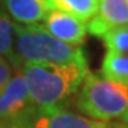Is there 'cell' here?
Instances as JSON below:
<instances>
[{
    "instance_id": "obj_1",
    "label": "cell",
    "mask_w": 128,
    "mask_h": 128,
    "mask_svg": "<svg viewBox=\"0 0 128 128\" xmlns=\"http://www.w3.org/2000/svg\"><path fill=\"white\" fill-rule=\"evenodd\" d=\"M18 70L26 78L32 102L37 108H61L90 73L88 66L80 64L26 63Z\"/></svg>"
},
{
    "instance_id": "obj_2",
    "label": "cell",
    "mask_w": 128,
    "mask_h": 128,
    "mask_svg": "<svg viewBox=\"0 0 128 128\" xmlns=\"http://www.w3.org/2000/svg\"><path fill=\"white\" fill-rule=\"evenodd\" d=\"M14 53L20 67L26 63L88 66L81 47L56 38L41 24L14 23Z\"/></svg>"
},
{
    "instance_id": "obj_3",
    "label": "cell",
    "mask_w": 128,
    "mask_h": 128,
    "mask_svg": "<svg viewBox=\"0 0 128 128\" xmlns=\"http://www.w3.org/2000/svg\"><path fill=\"white\" fill-rule=\"evenodd\" d=\"M81 84L76 105L82 114L105 122L111 120H127L128 86L110 81L92 73H88Z\"/></svg>"
},
{
    "instance_id": "obj_4",
    "label": "cell",
    "mask_w": 128,
    "mask_h": 128,
    "mask_svg": "<svg viewBox=\"0 0 128 128\" xmlns=\"http://www.w3.org/2000/svg\"><path fill=\"white\" fill-rule=\"evenodd\" d=\"M36 108L28 94L26 78L17 70L0 92V121L26 127Z\"/></svg>"
},
{
    "instance_id": "obj_5",
    "label": "cell",
    "mask_w": 128,
    "mask_h": 128,
    "mask_svg": "<svg viewBox=\"0 0 128 128\" xmlns=\"http://www.w3.org/2000/svg\"><path fill=\"white\" fill-rule=\"evenodd\" d=\"M26 128H114L110 122L77 115L61 108H36Z\"/></svg>"
},
{
    "instance_id": "obj_6",
    "label": "cell",
    "mask_w": 128,
    "mask_h": 128,
    "mask_svg": "<svg viewBox=\"0 0 128 128\" xmlns=\"http://www.w3.org/2000/svg\"><path fill=\"white\" fill-rule=\"evenodd\" d=\"M43 27L56 38L73 46H80L86 41L87 27L76 16L61 10H50L43 18Z\"/></svg>"
},
{
    "instance_id": "obj_7",
    "label": "cell",
    "mask_w": 128,
    "mask_h": 128,
    "mask_svg": "<svg viewBox=\"0 0 128 128\" xmlns=\"http://www.w3.org/2000/svg\"><path fill=\"white\" fill-rule=\"evenodd\" d=\"M128 24V0H98V10L86 24L87 33L102 37L114 27Z\"/></svg>"
},
{
    "instance_id": "obj_8",
    "label": "cell",
    "mask_w": 128,
    "mask_h": 128,
    "mask_svg": "<svg viewBox=\"0 0 128 128\" xmlns=\"http://www.w3.org/2000/svg\"><path fill=\"white\" fill-rule=\"evenodd\" d=\"M10 17L17 24H37L50 12L47 0H2Z\"/></svg>"
},
{
    "instance_id": "obj_9",
    "label": "cell",
    "mask_w": 128,
    "mask_h": 128,
    "mask_svg": "<svg viewBox=\"0 0 128 128\" xmlns=\"http://www.w3.org/2000/svg\"><path fill=\"white\" fill-rule=\"evenodd\" d=\"M14 38H16L14 23L10 20V16L0 3V56L4 57L12 64V67L20 68V63L14 53Z\"/></svg>"
},
{
    "instance_id": "obj_10",
    "label": "cell",
    "mask_w": 128,
    "mask_h": 128,
    "mask_svg": "<svg viewBox=\"0 0 128 128\" xmlns=\"http://www.w3.org/2000/svg\"><path fill=\"white\" fill-rule=\"evenodd\" d=\"M50 10H61L80 18L81 22H88L97 14L98 0H47Z\"/></svg>"
},
{
    "instance_id": "obj_11",
    "label": "cell",
    "mask_w": 128,
    "mask_h": 128,
    "mask_svg": "<svg viewBox=\"0 0 128 128\" xmlns=\"http://www.w3.org/2000/svg\"><path fill=\"white\" fill-rule=\"evenodd\" d=\"M101 73L104 78L110 81L121 82L128 86V54H120L107 51L102 66H101Z\"/></svg>"
},
{
    "instance_id": "obj_12",
    "label": "cell",
    "mask_w": 128,
    "mask_h": 128,
    "mask_svg": "<svg viewBox=\"0 0 128 128\" xmlns=\"http://www.w3.org/2000/svg\"><path fill=\"white\" fill-rule=\"evenodd\" d=\"M101 38L107 46V51L128 54V24L111 28Z\"/></svg>"
},
{
    "instance_id": "obj_13",
    "label": "cell",
    "mask_w": 128,
    "mask_h": 128,
    "mask_svg": "<svg viewBox=\"0 0 128 128\" xmlns=\"http://www.w3.org/2000/svg\"><path fill=\"white\" fill-rule=\"evenodd\" d=\"M13 76V68H12V64L0 56V92L2 90L6 87V84L10 81V78Z\"/></svg>"
},
{
    "instance_id": "obj_14",
    "label": "cell",
    "mask_w": 128,
    "mask_h": 128,
    "mask_svg": "<svg viewBox=\"0 0 128 128\" xmlns=\"http://www.w3.org/2000/svg\"><path fill=\"white\" fill-rule=\"evenodd\" d=\"M0 128H26V127L16 125V124H12V122H4V121H0Z\"/></svg>"
},
{
    "instance_id": "obj_15",
    "label": "cell",
    "mask_w": 128,
    "mask_h": 128,
    "mask_svg": "<svg viewBox=\"0 0 128 128\" xmlns=\"http://www.w3.org/2000/svg\"><path fill=\"white\" fill-rule=\"evenodd\" d=\"M124 124H128V117H127V120L124 121ZM118 128H121V127H118Z\"/></svg>"
}]
</instances>
